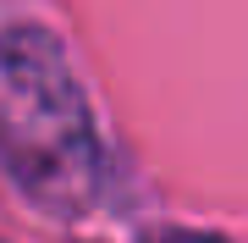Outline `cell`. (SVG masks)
Masks as SVG:
<instances>
[{"instance_id": "obj_2", "label": "cell", "mask_w": 248, "mask_h": 243, "mask_svg": "<svg viewBox=\"0 0 248 243\" xmlns=\"http://www.w3.org/2000/svg\"><path fill=\"white\" fill-rule=\"evenodd\" d=\"M160 243H221V238H204V232H171V238H160Z\"/></svg>"}, {"instance_id": "obj_1", "label": "cell", "mask_w": 248, "mask_h": 243, "mask_svg": "<svg viewBox=\"0 0 248 243\" xmlns=\"http://www.w3.org/2000/svg\"><path fill=\"white\" fill-rule=\"evenodd\" d=\"M0 171L50 221H78L99 199L105 155L89 99L45 28L0 33Z\"/></svg>"}]
</instances>
